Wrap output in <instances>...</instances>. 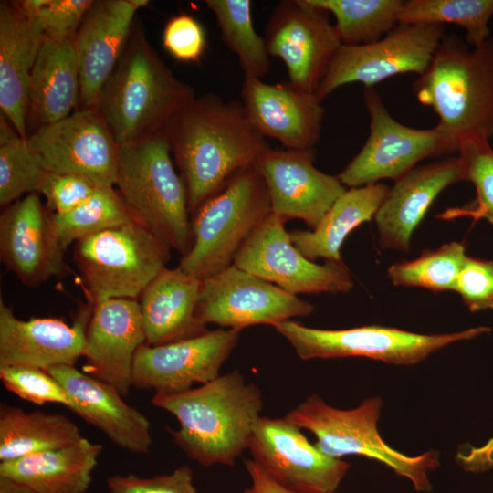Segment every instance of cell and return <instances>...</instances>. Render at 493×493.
I'll use <instances>...</instances> for the list:
<instances>
[{"instance_id": "1", "label": "cell", "mask_w": 493, "mask_h": 493, "mask_svg": "<svg viewBox=\"0 0 493 493\" xmlns=\"http://www.w3.org/2000/svg\"><path fill=\"white\" fill-rule=\"evenodd\" d=\"M185 184L191 217L269 148L243 105L209 93L194 97L165 129Z\"/></svg>"}, {"instance_id": "2", "label": "cell", "mask_w": 493, "mask_h": 493, "mask_svg": "<svg viewBox=\"0 0 493 493\" xmlns=\"http://www.w3.org/2000/svg\"><path fill=\"white\" fill-rule=\"evenodd\" d=\"M151 403L175 416L179 428H168L173 442L206 467L235 465L248 448L263 408L259 388L246 383L238 370L199 387L155 393Z\"/></svg>"}, {"instance_id": "3", "label": "cell", "mask_w": 493, "mask_h": 493, "mask_svg": "<svg viewBox=\"0 0 493 493\" xmlns=\"http://www.w3.org/2000/svg\"><path fill=\"white\" fill-rule=\"evenodd\" d=\"M194 97V89L173 74L144 34L132 26L96 109L121 145L165 131Z\"/></svg>"}, {"instance_id": "4", "label": "cell", "mask_w": 493, "mask_h": 493, "mask_svg": "<svg viewBox=\"0 0 493 493\" xmlns=\"http://www.w3.org/2000/svg\"><path fill=\"white\" fill-rule=\"evenodd\" d=\"M468 46L446 34L414 83L417 100L435 112L436 125L458 148L465 141L493 136V38Z\"/></svg>"}, {"instance_id": "5", "label": "cell", "mask_w": 493, "mask_h": 493, "mask_svg": "<svg viewBox=\"0 0 493 493\" xmlns=\"http://www.w3.org/2000/svg\"><path fill=\"white\" fill-rule=\"evenodd\" d=\"M171 152L165 131L119 145L115 186L135 219L184 257L193 244L191 215Z\"/></svg>"}, {"instance_id": "6", "label": "cell", "mask_w": 493, "mask_h": 493, "mask_svg": "<svg viewBox=\"0 0 493 493\" xmlns=\"http://www.w3.org/2000/svg\"><path fill=\"white\" fill-rule=\"evenodd\" d=\"M271 212L257 166L238 172L191 217L193 244L178 267L201 281L226 269Z\"/></svg>"}, {"instance_id": "7", "label": "cell", "mask_w": 493, "mask_h": 493, "mask_svg": "<svg viewBox=\"0 0 493 493\" xmlns=\"http://www.w3.org/2000/svg\"><path fill=\"white\" fill-rule=\"evenodd\" d=\"M169 249L162 237L138 220L77 241L73 258L89 303L140 298L166 267Z\"/></svg>"}, {"instance_id": "8", "label": "cell", "mask_w": 493, "mask_h": 493, "mask_svg": "<svg viewBox=\"0 0 493 493\" xmlns=\"http://www.w3.org/2000/svg\"><path fill=\"white\" fill-rule=\"evenodd\" d=\"M381 407V399L372 397L356 408L341 410L329 405L313 393L289 411L285 418L313 433L317 438L314 445L327 456L340 458L361 455L373 458L408 478L417 491L431 490L427 474L439 465L437 452L408 456L390 447L377 429Z\"/></svg>"}, {"instance_id": "9", "label": "cell", "mask_w": 493, "mask_h": 493, "mask_svg": "<svg viewBox=\"0 0 493 493\" xmlns=\"http://www.w3.org/2000/svg\"><path fill=\"white\" fill-rule=\"evenodd\" d=\"M274 328L302 360L364 357L401 365L415 364L447 345L490 331L484 326L430 335L381 326L322 330L292 320Z\"/></svg>"}, {"instance_id": "10", "label": "cell", "mask_w": 493, "mask_h": 493, "mask_svg": "<svg viewBox=\"0 0 493 493\" xmlns=\"http://www.w3.org/2000/svg\"><path fill=\"white\" fill-rule=\"evenodd\" d=\"M363 100L370 133L359 153L338 175L345 187L395 181L425 158L458 152L457 143L437 125L415 129L398 122L373 87H364Z\"/></svg>"}, {"instance_id": "11", "label": "cell", "mask_w": 493, "mask_h": 493, "mask_svg": "<svg viewBox=\"0 0 493 493\" xmlns=\"http://www.w3.org/2000/svg\"><path fill=\"white\" fill-rule=\"evenodd\" d=\"M446 26L399 24L372 43L341 45L320 83L316 96L322 100L338 88L359 82L373 87L403 73L422 75L446 36Z\"/></svg>"}, {"instance_id": "12", "label": "cell", "mask_w": 493, "mask_h": 493, "mask_svg": "<svg viewBox=\"0 0 493 493\" xmlns=\"http://www.w3.org/2000/svg\"><path fill=\"white\" fill-rule=\"evenodd\" d=\"M287 220L271 214L254 231L233 264L283 290L300 293H346L353 288L342 262L317 264L295 246L285 228Z\"/></svg>"}, {"instance_id": "13", "label": "cell", "mask_w": 493, "mask_h": 493, "mask_svg": "<svg viewBox=\"0 0 493 493\" xmlns=\"http://www.w3.org/2000/svg\"><path fill=\"white\" fill-rule=\"evenodd\" d=\"M314 306L234 264L201 282L196 318L241 330L312 314Z\"/></svg>"}, {"instance_id": "14", "label": "cell", "mask_w": 493, "mask_h": 493, "mask_svg": "<svg viewBox=\"0 0 493 493\" xmlns=\"http://www.w3.org/2000/svg\"><path fill=\"white\" fill-rule=\"evenodd\" d=\"M264 39L269 56L286 65L288 81L314 94L342 45L329 13L310 0L278 2Z\"/></svg>"}, {"instance_id": "15", "label": "cell", "mask_w": 493, "mask_h": 493, "mask_svg": "<svg viewBox=\"0 0 493 493\" xmlns=\"http://www.w3.org/2000/svg\"><path fill=\"white\" fill-rule=\"evenodd\" d=\"M27 142L48 173L85 177L100 187H114L119 144L97 109H79L42 126Z\"/></svg>"}, {"instance_id": "16", "label": "cell", "mask_w": 493, "mask_h": 493, "mask_svg": "<svg viewBox=\"0 0 493 493\" xmlns=\"http://www.w3.org/2000/svg\"><path fill=\"white\" fill-rule=\"evenodd\" d=\"M301 428L284 418L261 416L248 449L281 485L299 493H335L350 464L311 445Z\"/></svg>"}, {"instance_id": "17", "label": "cell", "mask_w": 493, "mask_h": 493, "mask_svg": "<svg viewBox=\"0 0 493 493\" xmlns=\"http://www.w3.org/2000/svg\"><path fill=\"white\" fill-rule=\"evenodd\" d=\"M240 331L220 328L175 342L142 344L134 357L132 387L173 393L215 380L236 346Z\"/></svg>"}, {"instance_id": "18", "label": "cell", "mask_w": 493, "mask_h": 493, "mask_svg": "<svg viewBox=\"0 0 493 493\" xmlns=\"http://www.w3.org/2000/svg\"><path fill=\"white\" fill-rule=\"evenodd\" d=\"M53 212L37 193L5 206L0 216V257L27 287H37L68 271Z\"/></svg>"}, {"instance_id": "19", "label": "cell", "mask_w": 493, "mask_h": 493, "mask_svg": "<svg viewBox=\"0 0 493 493\" xmlns=\"http://www.w3.org/2000/svg\"><path fill=\"white\" fill-rule=\"evenodd\" d=\"M256 166L267 186L272 213L287 221L301 219L311 229L347 190L338 176L314 166L312 151L269 147Z\"/></svg>"}, {"instance_id": "20", "label": "cell", "mask_w": 493, "mask_h": 493, "mask_svg": "<svg viewBox=\"0 0 493 493\" xmlns=\"http://www.w3.org/2000/svg\"><path fill=\"white\" fill-rule=\"evenodd\" d=\"M146 343L140 303L108 299L92 305L83 357L85 373L114 387L127 397L138 349Z\"/></svg>"}, {"instance_id": "21", "label": "cell", "mask_w": 493, "mask_h": 493, "mask_svg": "<svg viewBox=\"0 0 493 493\" xmlns=\"http://www.w3.org/2000/svg\"><path fill=\"white\" fill-rule=\"evenodd\" d=\"M242 105L253 126L289 150L313 151L325 114L321 100L289 81L244 78Z\"/></svg>"}, {"instance_id": "22", "label": "cell", "mask_w": 493, "mask_h": 493, "mask_svg": "<svg viewBox=\"0 0 493 493\" xmlns=\"http://www.w3.org/2000/svg\"><path fill=\"white\" fill-rule=\"evenodd\" d=\"M92 305L79 312L72 325L57 318H16L0 300V367L47 369L75 365L83 356Z\"/></svg>"}, {"instance_id": "23", "label": "cell", "mask_w": 493, "mask_h": 493, "mask_svg": "<svg viewBox=\"0 0 493 493\" xmlns=\"http://www.w3.org/2000/svg\"><path fill=\"white\" fill-rule=\"evenodd\" d=\"M147 0H100L86 13L74 38L79 79V109H96L132 29L136 12Z\"/></svg>"}, {"instance_id": "24", "label": "cell", "mask_w": 493, "mask_h": 493, "mask_svg": "<svg viewBox=\"0 0 493 493\" xmlns=\"http://www.w3.org/2000/svg\"><path fill=\"white\" fill-rule=\"evenodd\" d=\"M461 181L458 156L416 165L396 179L374 216L381 247L409 251L412 235L435 199Z\"/></svg>"}, {"instance_id": "25", "label": "cell", "mask_w": 493, "mask_h": 493, "mask_svg": "<svg viewBox=\"0 0 493 493\" xmlns=\"http://www.w3.org/2000/svg\"><path fill=\"white\" fill-rule=\"evenodd\" d=\"M65 388L70 410L100 430L117 446L135 454H148L152 438L149 420L124 402L111 385L73 365L47 370Z\"/></svg>"}, {"instance_id": "26", "label": "cell", "mask_w": 493, "mask_h": 493, "mask_svg": "<svg viewBox=\"0 0 493 493\" xmlns=\"http://www.w3.org/2000/svg\"><path fill=\"white\" fill-rule=\"evenodd\" d=\"M44 39L36 16L26 13L18 2H1V116L24 138H27L31 72Z\"/></svg>"}, {"instance_id": "27", "label": "cell", "mask_w": 493, "mask_h": 493, "mask_svg": "<svg viewBox=\"0 0 493 493\" xmlns=\"http://www.w3.org/2000/svg\"><path fill=\"white\" fill-rule=\"evenodd\" d=\"M201 280L181 267L163 269L139 301L146 344L162 345L208 331L196 318Z\"/></svg>"}, {"instance_id": "28", "label": "cell", "mask_w": 493, "mask_h": 493, "mask_svg": "<svg viewBox=\"0 0 493 493\" xmlns=\"http://www.w3.org/2000/svg\"><path fill=\"white\" fill-rule=\"evenodd\" d=\"M79 68L73 39L45 37L31 72L28 117L40 128L67 118L79 109Z\"/></svg>"}, {"instance_id": "29", "label": "cell", "mask_w": 493, "mask_h": 493, "mask_svg": "<svg viewBox=\"0 0 493 493\" xmlns=\"http://www.w3.org/2000/svg\"><path fill=\"white\" fill-rule=\"evenodd\" d=\"M102 452L84 436L77 443L0 463V476L19 481L36 493H86Z\"/></svg>"}, {"instance_id": "30", "label": "cell", "mask_w": 493, "mask_h": 493, "mask_svg": "<svg viewBox=\"0 0 493 493\" xmlns=\"http://www.w3.org/2000/svg\"><path fill=\"white\" fill-rule=\"evenodd\" d=\"M390 187L373 184L347 189L311 230H292L290 239L311 261L342 262L341 248L348 235L371 221L385 200Z\"/></svg>"}, {"instance_id": "31", "label": "cell", "mask_w": 493, "mask_h": 493, "mask_svg": "<svg viewBox=\"0 0 493 493\" xmlns=\"http://www.w3.org/2000/svg\"><path fill=\"white\" fill-rule=\"evenodd\" d=\"M82 437L78 425L64 414L25 412L1 404L0 463L62 448Z\"/></svg>"}, {"instance_id": "32", "label": "cell", "mask_w": 493, "mask_h": 493, "mask_svg": "<svg viewBox=\"0 0 493 493\" xmlns=\"http://www.w3.org/2000/svg\"><path fill=\"white\" fill-rule=\"evenodd\" d=\"M335 18L342 45L372 43L399 25L404 0H310Z\"/></svg>"}, {"instance_id": "33", "label": "cell", "mask_w": 493, "mask_h": 493, "mask_svg": "<svg viewBox=\"0 0 493 493\" xmlns=\"http://www.w3.org/2000/svg\"><path fill=\"white\" fill-rule=\"evenodd\" d=\"M216 17L221 39L238 58L244 78L260 79L270 68L264 37L256 31L249 0H206Z\"/></svg>"}, {"instance_id": "34", "label": "cell", "mask_w": 493, "mask_h": 493, "mask_svg": "<svg viewBox=\"0 0 493 493\" xmlns=\"http://www.w3.org/2000/svg\"><path fill=\"white\" fill-rule=\"evenodd\" d=\"M493 0H406L399 24H454L466 31V42L477 47L489 38Z\"/></svg>"}, {"instance_id": "35", "label": "cell", "mask_w": 493, "mask_h": 493, "mask_svg": "<svg viewBox=\"0 0 493 493\" xmlns=\"http://www.w3.org/2000/svg\"><path fill=\"white\" fill-rule=\"evenodd\" d=\"M48 172L6 119L0 121V205L39 193Z\"/></svg>"}, {"instance_id": "36", "label": "cell", "mask_w": 493, "mask_h": 493, "mask_svg": "<svg viewBox=\"0 0 493 493\" xmlns=\"http://www.w3.org/2000/svg\"><path fill=\"white\" fill-rule=\"evenodd\" d=\"M59 242L66 250L100 231L136 220L114 187H97L84 203L64 214H54Z\"/></svg>"}, {"instance_id": "37", "label": "cell", "mask_w": 493, "mask_h": 493, "mask_svg": "<svg viewBox=\"0 0 493 493\" xmlns=\"http://www.w3.org/2000/svg\"><path fill=\"white\" fill-rule=\"evenodd\" d=\"M466 257L465 245L450 242L414 259L390 266L387 274L394 286L418 287L434 292L454 290Z\"/></svg>"}, {"instance_id": "38", "label": "cell", "mask_w": 493, "mask_h": 493, "mask_svg": "<svg viewBox=\"0 0 493 493\" xmlns=\"http://www.w3.org/2000/svg\"><path fill=\"white\" fill-rule=\"evenodd\" d=\"M464 181L473 184L477 191L475 203L467 208L453 209L446 216H471L493 224V148L488 139L465 141L458 148Z\"/></svg>"}, {"instance_id": "39", "label": "cell", "mask_w": 493, "mask_h": 493, "mask_svg": "<svg viewBox=\"0 0 493 493\" xmlns=\"http://www.w3.org/2000/svg\"><path fill=\"white\" fill-rule=\"evenodd\" d=\"M23 10L36 16L45 37L52 40L73 39L93 0H24Z\"/></svg>"}, {"instance_id": "40", "label": "cell", "mask_w": 493, "mask_h": 493, "mask_svg": "<svg viewBox=\"0 0 493 493\" xmlns=\"http://www.w3.org/2000/svg\"><path fill=\"white\" fill-rule=\"evenodd\" d=\"M5 387L21 399L41 405L59 404L70 409L71 401L61 383L47 371L27 366L0 367Z\"/></svg>"}, {"instance_id": "41", "label": "cell", "mask_w": 493, "mask_h": 493, "mask_svg": "<svg viewBox=\"0 0 493 493\" xmlns=\"http://www.w3.org/2000/svg\"><path fill=\"white\" fill-rule=\"evenodd\" d=\"M453 291L471 312L493 309V261L467 256Z\"/></svg>"}, {"instance_id": "42", "label": "cell", "mask_w": 493, "mask_h": 493, "mask_svg": "<svg viewBox=\"0 0 493 493\" xmlns=\"http://www.w3.org/2000/svg\"><path fill=\"white\" fill-rule=\"evenodd\" d=\"M110 493H197L193 484V471L189 466H182L170 474L152 478L135 475L111 476L107 479Z\"/></svg>"}, {"instance_id": "43", "label": "cell", "mask_w": 493, "mask_h": 493, "mask_svg": "<svg viewBox=\"0 0 493 493\" xmlns=\"http://www.w3.org/2000/svg\"><path fill=\"white\" fill-rule=\"evenodd\" d=\"M163 43L177 60L197 62L205 48V33L202 25L188 14L173 16L165 25Z\"/></svg>"}, {"instance_id": "44", "label": "cell", "mask_w": 493, "mask_h": 493, "mask_svg": "<svg viewBox=\"0 0 493 493\" xmlns=\"http://www.w3.org/2000/svg\"><path fill=\"white\" fill-rule=\"evenodd\" d=\"M97 187L100 186L79 175L48 173L39 193L54 214H64L89 199Z\"/></svg>"}, {"instance_id": "45", "label": "cell", "mask_w": 493, "mask_h": 493, "mask_svg": "<svg viewBox=\"0 0 493 493\" xmlns=\"http://www.w3.org/2000/svg\"><path fill=\"white\" fill-rule=\"evenodd\" d=\"M244 466L251 485L241 493H299L278 483L253 459L245 460Z\"/></svg>"}, {"instance_id": "46", "label": "cell", "mask_w": 493, "mask_h": 493, "mask_svg": "<svg viewBox=\"0 0 493 493\" xmlns=\"http://www.w3.org/2000/svg\"><path fill=\"white\" fill-rule=\"evenodd\" d=\"M458 463L467 470L480 472L493 467V437L480 447L470 446L456 456Z\"/></svg>"}, {"instance_id": "47", "label": "cell", "mask_w": 493, "mask_h": 493, "mask_svg": "<svg viewBox=\"0 0 493 493\" xmlns=\"http://www.w3.org/2000/svg\"><path fill=\"white\" fill-rule=\"evenodd\" d=\"M0 493H36L28 486L15 479L0 476Z\"/></svg>"}]
</instances>
